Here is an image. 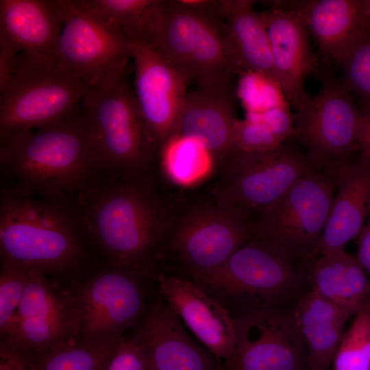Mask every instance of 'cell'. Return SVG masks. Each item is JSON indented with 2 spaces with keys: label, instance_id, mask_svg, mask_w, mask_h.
Here are the masks:
<instances>
[{
  "label": "cell",
  "instance_id": "1",
  "mask_svg": "<svg viewBox=\"0 0 370 370\" xmlns=\"http://www.w3.org/2000/svg\"><path fill=\"white\" fill-rule=\"evenodd\" d=\"M153 173L102 170L71 204L87 242L102 263L154 280L168 206Z\"/></svg>",
  "mask_w": 370,
  "mask_h": 370
},
{
  "label": "cell",
  "instance_id": "2",
  "mask_svg": "<svg viewBox=\"0 0 370 370\" xmlns=\"http://www.w3.org/2000/svg\"><path fill=\"white\" fill-rule=\"evenodd\" d=\"M1 184L29 197L71 202L103 168L81 102L45 127L0 137Z\"/></svg>",
  "mask_w": 370,
  "mask_h": 370
},
{
  "label": "cell",
  "instance_id": "3",
  "mask_svg": "<svg viewBox=\"0 0 370 370\" xmlns=\"http://www.w3.org/2000/svg\"><path fill=\"white\" fill-rule=\"evenodd\" d=\"M92 254L71 202L20 195L1 184V262L53 278L86 269Z\"/></svg>",
  "mask_w": 370,
  "mask_h": 370
},
{
  "label": "cell",
  "instance_id": "4",
  "mask_svg": "<svg viewBox=\"0 0 370 370\" xmlns=\"http://www.w3.org/2000/svg\"><path fill=\"white\" fill-rule=\"evenodd\" d=\"M253 235V223L210 193L196 200L169 202L160 270L189 279L221 266Z\"/></svg>",
  "mask_w": 370,
  "mask_h": 370
},
{
  "label": "cell",
  "instance_id": "5",
  "mask_svg": "<svg viewBox=\"0 0 370 370\" xmlns=\"http://www.w3.org/2000/svg\"><path fill=\"white\" fill-rule=\"evenodd\" d=\"M296 261L251 237L218 268L191 280L234 317L280 308L284 301L303 294L305 278Z\"/></svg>",
  "mask_w": 370,
  "mask_h": 370
},
{
  "label": "cell",
  "instance_id": "6",
  "mask_svg": "<svg viewBox=\"0 0 370 370\" xmlns=\"http://www.w3.org/2000/svg\"><path fill=\"white\" fill-rule=\"evenodd\" d=\"M81 105L103 169L153 173L159 147L145 125L134 90L125 76L102 88H88Z\"/></svg>",
  "mask_w": 370,
  "mask_h": 370
},
{
  "label": "cell",
  "instance_id": "7",
  "mask_svg": "<svg viewBox=\"0 0 370 370\" xmlns=\"http://www.w3.org/2000/svg\"><path fill=\"white\" fill-rule=\"evenodd\" d=\"M319 167L292 143L264 152L234 150L217 168L219 177L210 193L253 223L299 180Z\"/></svg>",
  "mask_w": 370,
  "mask_h": 370
},
{
  "label": "cell",
  "instance_id": "8",
  "mask_svg": "<svg viewBox=\"0 0 370 370\" xmlns=\"http://www.w3.org/2000/svg\"><path fill=\"white\" fill-rule=\"evenodd\" d=\"M62 28L53 56L56 66L88 88H102L125 76L133 42L113 23L80 1L58 0Z\"/></svg>",
  "mask_w": 370,
  "mask_h": 370
},
{
  "label": "cell",
  "instance_id": "9",
  "mask_svg": "<svg viewBox=\"0 0 370 370\" xmlns=\"http://www.w3.org/2000/svg\"><path fill=\"white\" fill-rule=\"evenodd\" d=\"M71 288L77 314L76 339L88 344H117L136 326L148 306V284L154 280L134 270L101 263Z\"/></svg>",
  "mask_w": 370,
  "mask_h": 370
},
{
  "label": "cell",
  "instance_id": "10",
  "mask_svg": "<svg viewBox=\"0 0 370 370\" xmlns=\"http://www.w3.org/2000/svg\"><path fill=\"white\" fill-rule=\"evenodd\" d=\"M336 189L335 170L316 169L253 221L252 237L308 264L323 233Z\"/></svg>",
  "mask_w": 370,
  "mask_h": 370
},
{
  "label": "cell",
  "instance_id": "11",
  "mask_svg": "<svg viewBox=\"0 0 370 370\" xmlns=\"http://www.w3.org/2000/svg\"><path fill=\"white\" fill-rule=\"evenodd\" d=\"M87 90L54 62L20 53L10 79L0 89V137L62 119L81 102Z\"/></svg>",
  "mask_w": 370,
  "mask_h": 370
},
{
  "label": "cell",
  "instance_id": "12",
  "mask_svg": "<svg viewBox=\"0 0 370 370\" xmlns=\"http://www.w3.org/2000/svg\"><path fill=\"white\" fill-rule=\"evenodd\" d=\"M223 23L178 0L165 1L164 21L152 48L186 84L206 88L232 82L237 73L223 47L221 35Z\"/></svg>",
  "mask_w": 370,
  "mask_h": 370
},
{
  "label": "cell",
  "instance_id": "13",
  "mask_svg": "<svg viewBox=\"0 0 370 370\" xmlns=\"http://www.w3.org/2000/svg\"><path fill=\"white\" fill-rule=\"evenodd\" d=\"M322 82L317 95L294 115L293 138L316 164L335 169L359 153L361 113L343 80L325 76Z\"/></svg>",
  "mask_w": 370,
  "mask_h": 370
},
{
  "label": "cell",
  "instance_id": "14",
  "mask_svg": "<svg viewBox=\"0 0 370 370\" xmlns=\"http://www.w3.org/2000/svg\"><path fill=\"white\" fill-rule=\"evenodd\" d=\"M77 314L71 287L30 269L24 295L7 336L1 340L26 356H36L76 339Z\"/></svg>",
  "mask_w": 370,
  "mask_h": 370
},
{
  "label": "cell",
  "instance_id": "15",
  "mask_svg": "<svg viewBox=\"0 0 370 370\" xmlns=\"http://www.w3.org/2000/svg\"><path fill=\"white\" fill-rule=\"evenodd\" d=\"M233 318L235 347L219 370H311L292 313L265 308Z\"/></svg>",
  "mask_w": 370,
  "mask_h": 370
},
{
  "label": "cell",
  "instance_id": "16",
  "mask_svg": "<svg viewBox=\"0 0 370 370\" xmlns=\"http://www.w3.org/2000/svg\"><path fill=\"white\" fill-rule=\"evenodd\" d=\"M136 98L153 142L159 147L175 134L185 104L186 83L152 47L133 42Z\"/></svg>",
  "mask_w": 370,
  "mask_h": 370
},
{
  "label": "cell",
  "instance_id": "17",
  "mask_svg": "<svg viewBox=\"0 0 370 370\" xmlns=\"http://www.w3.org/2000/svg\"><path fill=\"white\" fill-rule=\"evenodd\" d=\"M158 293L175 314L218 360L228 358L236 344L234 320L229 311L191 279L159 271Z\"/></svg>",
  "mask_w": 370,
  "mask_h": 370
},
{
  "label": "cell",
  "instance_id": "18",
  "mask_svg": "<svg viewBox=\"0 0 370 370\" xmlns=\"http://www.w3.org/2000/svg\"><path fill=\"white\" fill-rule=\"evenodd\" d=\"M133 336L143 348L147 370H219V362L197 343L158 293Z\"/></svg>",
  "mask_w": 370,
  "mask_h": 370
},
{
  "label": "cell",
  "instance_id": "19",
  "mask_svg": "<svg viewBox=\"0 0 370 370\" xmlns=\"http://www.w3.org/2000/svg\"><path fill=\"white\" fill-rule=\"evenodd\" d=\"M260 16L269 36L280 85L286 101L298 111L312 98L304 88L306 77L310 73L321 74L307 27L296 12L281 6L261 12Z\"/></svg>",
  "mask_w": 370,
  "mask_h": 370
},
{
  "label": "cell",
  "instance_id": "20",
  "mask_svg": "<svg viewBox=\"0 0 370 370\" xmlns=\"http://www.w3.org/2000/svg\"><path fill=\"white\" fill-rule=\"evenodd\" d=\"M236 101L233 81L197 87L187 95L174 134L199 140L211 155L216 171L235 150Z\"/></svg>",
  "mask_w": 370,
  "mask_h": 370
},
{
  "label": "cell",
  "instance_id": "21",
  "mask_svg": "<svg viewBox=\"0 0 370 370\" xmlns=\"http://www.w3.org/2000/svg\"><path fill=\"white\" fill-rule=\"evenodd\" d=\"M335 171L338 191L308 264L319 256L344 250L351 240L359 236L370 213V157L359 155Z\"/></svg>",
  "mask_w": 370,
  "mask_h": 370
},
{
  "label": "cell",
  "instance_id": "22",
  "mask_svg": "<svg viewBox=\"0 0 370 370\" xmlns=\"http://www.w3.org/2000/svg\"><path fill=\"white\" fill-rule=\"evenodd\" d=\"M291 10L302 18L321 53L339 65L370 35L363 0L301 1Z\"/></svg>",
  "mask_w": 370,
  "mask_h": 370
},
{
  "label": "cell",
  "instance_id": "23",
  "mask_svg": "<svg viewBox=\"0 0 370 370\" xmlns=\"http://www.w3.org/2000/svg\"><path fill=\"white\" fill-rule=\"evenodd\" d=\"M254 2L220 0L224 19L221 30L223 47L238 75L251 71L280 85L269 36L260 13L254 10Z\"/></svg>",
  "mask_w": 370,
  "mask_h": 370
},
{
  "label": "cell",
  "instance_id": "24",
  "mask_svg": "<svg viewBox=\"0 0 370 370\" xmlns=\"http://www.w3.org/2000/svg\"><path fill=\"white\" fill-rule=\"evenodd\" d=\"M62 28L58 0L0 1V34L29 58L54 62Z\"/></svg>",
  "mask_w": 370,
  "mask_h": 370
},
{
  "label": "cell",
  "instance_id": "25",
  "mask_svg": "<svg viewBox=\"0 0 370 370\" xmlns=\"http://www.w3.org/2000/svg\"><path fill=\"white\" fill-rule=\"evenodd\" d=\"M307 350L311 370H331L352 317L312 290L298 298L291 312Z\"/></svg>",
  "mask_w": 370,
  "mask_h": 370
},
{
  "label": "cell",
  "instance_id": "26",
  "mask_svg": "<svg viewBox=\"0 0 370 370\" xmlns=\"http://www.w3.org/2000/svg\"><path fill=\"white\" fill-rule=\"evenodd\" d=\"M311 290L354 316L370 303V279L345 249L321 255L308 266Z\"/></svg>",
  "mask_w": 370,
  "mask_h": 370
},
{
  "label": "cell",
  "instance_id": "27",
  "mask_svg": "<svg viewBox=\"0 0 370 370\" xmlns=\"http://www.w3.org/2000/svg\"><path fill=\"white\" fill-rule=\"evenodd\" d=\"M90 12L116 25L131 41L152 47L161 30L165 1L80 0Z\"/></svg>",
  "mask_w": 370,
  "mask_h": 370
},
{
  "label": "cell",
  "instance_id": "28",
  "mask_svg": "<svg viewBox=\"0 0 370 370\" xmlns=\"http://www.w3.org/2000/svg\"><path fill=\"white\" fill-rule=\"evenodd\" d=\"M158 164L169 181L184 188L201 183L216 171L211 155L199 140L179 135L161 145Z\"/></svg>",
  "mask_w": 370,
  "mask_h": 370
},
{
  "label": "cell",
  "instance_id": "29",
  "mask_svg": "<svg viewBox=\"0 0 370 370\" xmlns=\"http://www.w3.org/2000/svg\"><path fill=\"white\" fill-rule=\"evenodd\" d=\"M117 344L97 345L75 339L47 350L32 361L36 370H105Z\"/></svg>",
  "mask_w": 370,
  "mask_h": 370
},
{
  "label": "cell",
  "instance_id": "30",
  "mask_svg": "<svg viewBox=\"0 0 370 370\" xmlns=\"http://www.w3.org/2000/svg\"><path fill=\"white\" fill-rule=\"evenodd\" d=\"M331 370H370V303L354 315L345 332Z\"/></svg>",
  "mask_w": 370,
  "mask_h": 370
},
{
  "label": "cell",
  "instance_id": "31",
  "mask_svg": "<svg viewBox=\"0 0 370 370\" xmlns=\"http://www.w3.org/2000/svg\"><path fill=\"white\" fill-rule=\"evenodd\" d=\"M236 95L245 108L246 114H261L288 102L277 82L251 71L239 75Z\"/></svg>",
  "mask_w": 370,
  "mask_h": 370
},
{
  "label": "cell",
  "instance_id": "32",
  "mask_svg": "<svg viewBox=\"0 0 370 370\" xmlns=\"http://www.w3.org/2000/svg\"><path fill=\"white\" fill-rule=\"evenodd\" d=\"M30 269L20 264L1 262L0 334H8L23 299Z\"/></svg>",
  "mask_w": 370,
  "mask_h": 370
},
{
  "label": "cell",
  "instance_id": "33",
  "mask_svg": "<svg viewBox=\"0 0 370 370\" xmlns=\"http://www.w3.org/2000/svg\"><path fill=\"white\" fill-rule=\"evenodd\" d=\"M345 84L358 97L362 110L370 106V35L340 64Z\"/></svg>",
  "mask_w": 370,
  "mask_h": 370
},
{
  "label": "cell",
  "instance_id": "34",
  "mask_svg": "<svg viewBox=\"0 0 370 370\" xmlns=\"http://www.w3.org/2000/svg\"><path fill=\"white\" fill-rule=\"evenodd\" d=\"M266 124L259 120L245 118L238 120L234 128L235 150L264 152L283 144Z\"/></svg>",
  "mask_w": 370,
  "mask_h": 370
},
{
  "label": "cell",
  "instance_id": "35",
  "mask_svg": "<svg viewBox=\"0 0 370 370\" xmlns=\"http://www.w3.org/2000/svg\"><path fill=\"white\" fill-rule=\"evenodd\" d=\"M105 370H147L143 348L133 335L119 342Z\"/></svg>",
  "mask_w": 370,
  "mask_h": 370
},
{
  "label": "cell",
  "instance_id": "36",
  "mask_svg": "<svg viewBox=\"0 0 370 370\" xmlns=\"http://www.w3.org/2000/svg\"><path fill=\"white\" fill-rule=\"evenodd\" d=\"M246 118L263 122L282 143L293 138L294 136V115L291 112L288 102L275 106L261 114H246Z\"/></svg>",
  "mask_w": 370,
  "mask_h": 370
},
{
  "label": "cell",
  "instance_id": "37",
  "mask_svg": "<svg viewBox=\"0 0 370 370\" xmlns=\"http://www.w3.org/2000/svg\"><path fill=\"white\" fill-rule=\"evenodd\" d=\"M20 51L5 36L0 34V89L10 79Z\"/></svg>",
  "mask_w": 370,
  "mask_h": 370
},
{
  "label": "cell",
  "instance_id": "38",
  "mask_svg": "<svg viewBox=\"0 0 370 370\" xmlns=\"http://www.w3.org/2000/svg\"><path fill=\"white\" fill-rule=\"evenodd\" d=\"M0 370H36L34 362L22 352L1 343Z\"/></svg>",
  "mask_w": 370,
  "mask_h": 370
},
{
  "label": "cell",
  "instance_id": "39",
  "mask_svg": "<svg viewBox=\"0 0 370 370\" xmlns=\"http://www.w3.org/2000/svg\"><path fill=\"white\" fill-rule=\"evenodd\" d=\"M356 258L367 273L370 275V213L367 218V223L364 225L359 234Z\"/></svg>",
  "mask_w": 370,
  "mask_h": 370
},
{
  "label": "cell",
  "instance_id": "40",
  "mask_svg": "<svg viewBox=\"0 0 370 370\" xmlns=\"http://www.w3.org/2000/svg\"><path fill=\"white\" fill-rule=\"evenodd\" d=\"M358 143L359 155L370 157V106L361 113Z\"/></svg>",
  "mask_w": 370,
  "mask_h": 370
},
{
  "label": "cell",
  "instance_id": "41",
  "mask_svg": "<svg viewBox=\"0 0 370 370\" xmlns=\"http://www.w3.org/2000/svg\"><path fill=\"white\" fill-rule=\"evenodd\" d=\"M363 4L366 14L370 21V0H363Z\"/></svg>",
  "mask_w": 370,
  "mask_h": 370
}]
</instances>
